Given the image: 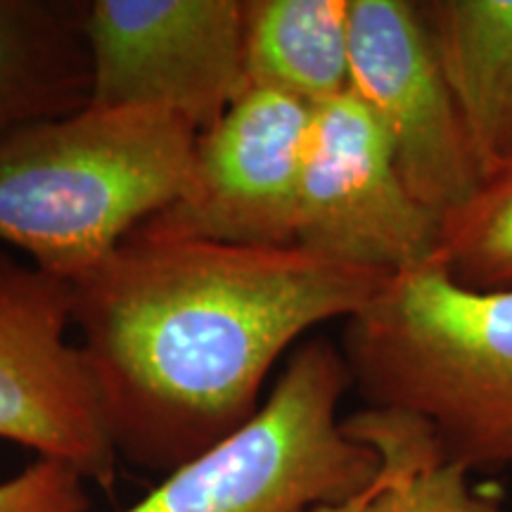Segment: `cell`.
Returning <instances> with one entry per match:
<instances>
[{
    "label": "cell",
    "mask_w": 512,
    "mask_h": 512,
    "mask_svg": "<svg viewBox=\"0 0 512 512\" xmlns=\"http://www.w3.org/2000/svg\"><path fill=\"white\" fill-rule=\"evenodd\" d=\"M245 72L313 110L347 93L349 0H245Z\"/></svg>",
    "instance_id": "cell-12"
},
{
    "label": "cell",
    "mask_w": 512,
    "mask_h": 512,
    "mask_svg": "<svg viewBox=\"0 0 512 512\" xmlns=\"http://www.w3.org/2000/svg\"><path fill=\"white\" fill-rule=\"evenodd\" d=\"M342 427L380 456V475L349 512H505L470 484V472L439 456L418 420L361 408Z\"/></svg>",
    "instance_id": "cell-13"
},
{
    "label": "cell",
    "mask_w": 512,
    "mask_h": 512,
    "mask_svg": "<svg viewBox=\"0 0 512 512\" xmlns=\"http://www.w3.org/2000/svg\"><path fill=\"white\" fill-rule=\"evenodd\" d=\"M313 107L249 86L197 136L174 204L140 230L242 247H294V223Z\"/></svg>",
    "instance_id": "cell-9"
},
{
    "label": "cell",
    "mask_w": 512,
    "mask_h": 512,
    "mask_svg": "<svg viewBox=\"0 0 512 512\" xmlns=\"http://www.w3.org/2000/svg\"><path fill=\"white\" fill-rule=\"evenodd\" d=\"M91 105L164 107L209 131L247 91L245 0H88Z\"/></svg>",
    "instance_id": "cell-6"
},
{
    "label": "cell",
    "mask_w": 512,
    "mask_h": 512,
    "mask_svg": "<svg viewBox=\"0 0 512 512\" xmlns=\"http://www.w3.org/2000/svg\"><path fill=\"white\" fill-rule=\"evenodd\" d=\"M349 91L387 133L422 207L444 221L470 200L482 176L418 5L349 0Z\"/></svg>",
    "instance_id": "cell-8"
},
{
    "label": "cell",
    "mask_w": 512,
    "mask_h": 512,
    "mask_svg": "<svg viewBox=\"0 0 512 512\" xmlns=\"http://www.w3.org/2000/svg\"><path fill=\"white\" fill-rule=\"evenodd\" d=\"M387 278L302 247L136 228L72 283V325L117 456L174 472L238 432L285 351L354 316Z\"/></svg>",
    "instance_id": "cell-1"
},
{
    "label": "cell",
    "mask_w": 512,
    "mask_h": 512,
    "mask_svg": "<svg viewBox=\"0 0 512 512\" xmlns=\"http://www.w3.org/2000/svg\"><path fill=\"white\" fill-rule=\"evenodd\" d=\"M72 283L0 249V439L112 494L117 448L81 347L67 339Z\"/></svg>",
    "instance_id": "cell-5"
},
{
    "label": "cell",
    "mask_w": 512,
    "mask_h": 512,
    "mask_svg": "<svg viewBox=\"0 0 512 512\" xmlns=\"http://www.w3.org/2000/svg\"><path fill=\"white\" fill-rule=\"evenodd\" d=\"M441 221L406 188L387 133L354 93L313 110L294 247L384 275L437 259Z\"/></svg>",
    "instance_id": "cell-7"
},
{
    "label": "cell",
    "mask_w": 512,
    "mask_h": 512,
    "mask_svg": "<svg viewBox=\"0 0 512 512\" xmlns=\"http://www.w3.org/2000/svg\"><path fill=\"white\" fill-rule=\"evenodd\" d=\"M479 176L512 164V0L420 3Z\"/></svg>",
    "instance_id": "cell-10"
},
{
    "label": "cell",
    "mask_w": 512,
    "mask_h": 512,
    "mask_svg": "<svg viewBox=\"0 0 512 512\" xmlns=\"http://www.w3.org/2000/svg\"><path fill=\"white\" fill-rule=\"evenodd\" d=\"M88 0H0V138L91 105Z\"/></svg>",
    "instance_id": "cell-11"
},
{
    "label": "cell",
    "mask_w": 512,
    "mask_h": 512,
    "mask_svg": "<svg viewBox=\"0 0 512 512\" xmlns=\"http://www.w3.org/2000/svg\"><path fill=\"white\" fill-rule=\"evenodd\" d=\"M79 472L38 458L17 477L0 482V512H88L91 498Z\"/></svg>",
    "instance_id": "cell-15"
},
{
    "label": "cell",
    "mask_w": 512,
    "mask_h": 512,
    "mask_svg": "<svg viewBox=\"0 0 512 512\" xmlns=\"http://www.w3.org/2000/svg\"><path fill=\"white\" fill-rule=\"evenodd\" d=\"M339 351L363 408L418 420L470 475L512 470V290H470L437 259L394 273Z\"/></svg>",
    "instance_id": "cell-2"
},
{
    "label": "cell",
    "mask_w": 512,
    "mask_h": 512,
    "mask_svg": "<svg viewBox=\"0 0 512 512\" xmlns=\"http://www.w3.org/2000/svg\"><path fill=\"white\" fill-rule=\"evenodd\" d=\"M349 389L339 344L306 339L252 420L124 512H342L380 475V456L337 415Z\"/></svg>",
    "instance_id": "cell-4"
},
{
    "label": "cell",
    "mask_w": 512,
    "mask_h": 512,
    "mask_svg": "<svg viewBox=\"0 0 512 512\" xmlns=\"http://www.w3.org/2000/svg\"><path fill=\"white\" fill-rule=\"evenodd\" d=\"M200 133L164 107L86 105L0 138V242L79 280L178 200Z\"/></svg>",
    "instance_id": "cell-3"
},
{
    "label": "cell",
    "mask_w": 512,
    "mask_h": 512,
    "mask_svg": "<svg viewBox=\"0 0 512 512\" xmlns=\"http://www.w3.org/2000/svg\"><path fill=\"white\" fill-rule=\"evenodd\" d=\"M437 261L470 290H512V164L441 221Z\"/></svg>",
    "instance_id": "cell-14"
}]
</instances>
